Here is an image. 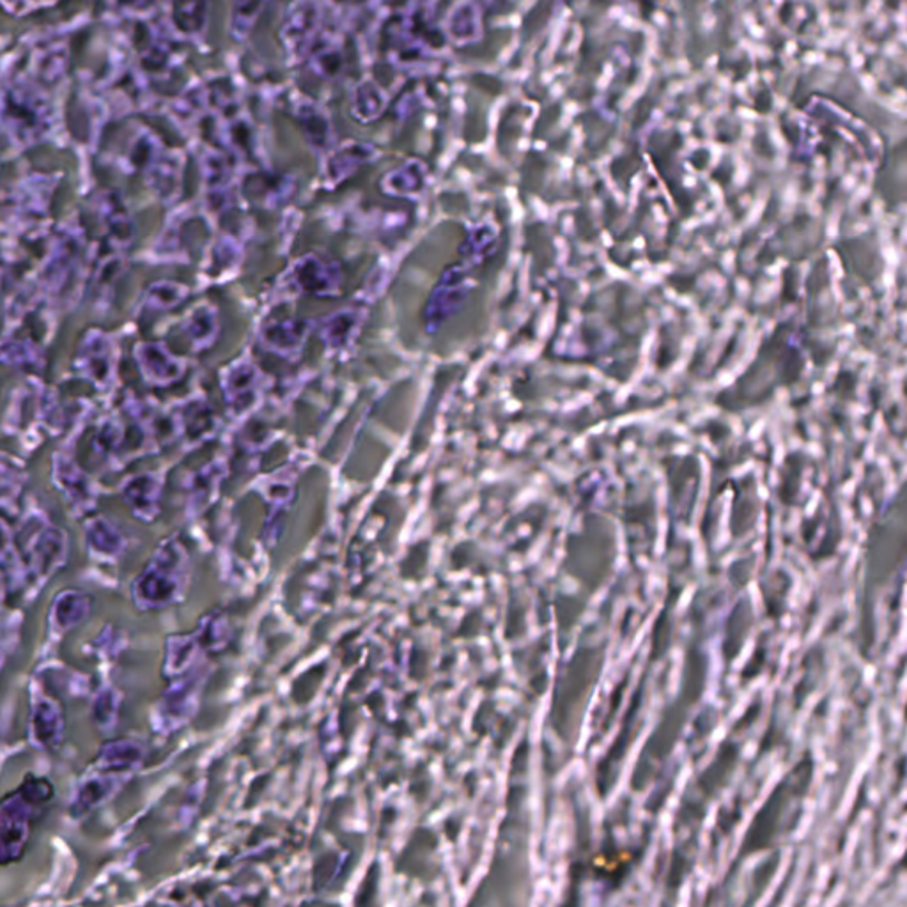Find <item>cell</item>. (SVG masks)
Masks as SVG:
<instances>
[{
	"mask_svg": "<svg viewBox=\"0 0 907 907\" xmlns=\"http://www.w3.org/2000/svg\"><path fill=\"white\" fill-rule=\"evenodd\" d=\"M50 190L45 184L34 183L22 188L20 193V215L23 219L40 220L46 215V202H49Z\"/></svg>",
	"mask_w": 907,
	"mask_h": 907,
	"instance_id": "43",
	"label": "cell"
},
{
	"mask_svg": "<svg viewBox=\"0 0 907 907\" xmlns=\"http://www.w3.org/2000/svg\"><path fill=\"white\" fill-rule=\"evenodd\" d=\"M295 495L296 475L293 474H284V472L278 475L275 474V477L266 486V500H268L272 510H275V515L278 516L282 515V510L287 509L293 504Z\"/></svg>",
	"mask_w": 907,
	"mask_h": 907,
	"instance_id": "41",
	"label": "cell"
},
{
	"mask_svg": "<svg viewBox=\"0 0 907 907\" xmlns=\"http://www.w3.org/2000/svg\"><path fill=\"white\" fill-rule=\"evenodd\" d=\"M164 483L160 475L140 474L126 478L122 486V496L131 515L140 521H152L160 515Z\"/></svg>",
	"mask_w": 907,
	"mask_h": 907,
	"instance_id": "19",
	"label": "cell"
},
{
	"mask_svg": "<svg viewBox=\"0 0 907 907\" xmlns=\"http://www.w3.org/2000/svg\"><path fill=\"white\" fill-rule=\"evenodd\" d=\"M220 390L228 415L245 421L263 402V372L252 358H236L220 372Z\"/></svg>",
	"mask_w": 907,
	"mask_h": 907,
	"instance_id": "4",
	"label": "cell"
},
{
	"mask_svg": "<svg viewBox=\"0 0 907 907\" xmlns=\"http://www.w3.org/2000/svg\"><path fill=\"white\" fill-rule=\"evenodd\" d=\"M210 110L207 84L196 82L188 85L183 93L170 104V114L179 125H196Z\"/></svg>",
	"mask_w": 907,
	"mask_h": 907,
	"instance_id": "37",
	"label": "cell"
},
{
	"mask_svg": "<svg viewBox=\"0 0 907 907\" xmlns=\"http://www.w3.org/2000/svg\"><path fill=\"white\" fill-rule=\"evenodd\" d=\"M82 375L99 389H107L116 378V346L105 331L91 330L76 354Z\"/></svg>",
	"mask_w": 907,
	"mask_h": 907,
	"instance_id": "8",
	"label": "cell"
},
{
	"mask_svg": "<svg viewBox=\"0 0 907 907\" xmlns=\"http://www.w3.org/2000/svg\"><path fill=\"white\" fill-rule=\"evenodd\" d=\"M11 546H13V532H11V528L8 527V524L0 519V560L10 553Z\"/></svg>",
	"mask_w": 907,
	"mask_h": 907,
	"instance_id": "48",
	"label": "cell"
},
{
	"mask_svg": "<svg viewBox=\"0 0 907 907\" xmlns=\"http://www.w3.org/2000/svg\"><path fill=\"white\" fill-rule=\"evenodd\" d=\"M442 29L445 40L451 45H475L484 36L483 14L474 2H468V0L456 2L449 8Z\"/></svg>",
	"mask_w": 907,
	"mask_h": 907,
	"instance_id": "22",
	"label": "cell"
},
{
	"mask_svg": "<svg viewBox=\"0 0 907 907\" xmlns=\"http://www.w3.org/2000/svg\"><path fill=\"white\" fill-rule=\"evenodd\" d=\"M242 243L231 234H222L217 238L208 254L207 273L213 281L233 277L234 273L242 266L243 257Z\"/></svg>",
	"mask_w": 907,
	"mask_h": 907,
	"instance_id": "32",
	"label": "cell"
},
{
	"mask_svg": "<svg viewBox=\"0 0 907 907\" xmlns=\"http://www.w3.org/2000/svg\"><path fill=\"white\" fill-rule=\"evenodd\" d=\"M202 660H204V653L199 647V642H197L193 633H179V635L167 636L161 674L167 679H176L179 675L192 671L193 666Z\"/></svg>",
	"mask_w": 907,
	"mask_h": 907,
	"instance_id": "28",
	"label": "cell"
},
{
	"mask_svg": "<svg viewBox=\"0 0 907 907\" xmlns=\"http://www.w3.org/2000/svg\"><path fill=\"white\" fill-rule=\"evenodd\" d=\"M295 181L291 176L268 175L264 170H254L240 183V192L261 201L268 208L282 207L293 196Z\"/></svg>",
	"mask_w": 907,
	"mask_h": 907,
	"instance_id": "24",
	"label": "cell"
},
{
	"mask_svg": "<svg viewBox=\"0 0 907 907\" xmlns=\"http://www.w3.org/2000/svg\"><path fill=\"white\" fill-rule=\"evenodd\" d=\"M366 310L362 307H345L319 323V337L328 354H345L362 331Z\"/></svg>",
	"mask_w": 907,
	"mask_h": 907,
	"instance_id": "18",
	"label": "cell"
},
{
	"mask_svg": "<svg viewBox=\"0 0 907 907\" xmlns=\"http://www.w3.org/2000/svg\"><path fill=\"white\" fill-rule=\"evenodd\" d=\"M345 272L339 261L325 255L307 254L291 264L287 281L291 289L310 298H331L340 293Z\"/></svg>",
	"mask_w": 907,
	"mask_h": 907,
	"instance_id": "6",
	"label": "cell"
},
{
	"mask_svg": "<svg viewBox=\"0 0 907 907\" xmlns=\"http://www.w3.org/2000/svg\"><path fill=\"white\" fill-rule=\"evenodd\" d=\"M181 328L193 348L199 351L211 348L219 340L220 330H222L219 309L210 302L193 305L184 316Z\"/></svg>",
	"mask_w": 907,
	"mask_h": 907,
	"instance_id": "27",
	"label": "cell"
},
{
	"mask_svg": "<svg viewBox=\"0 0 907 907\" xmlns=\"http://www.w3.org/2000/svg\"><path fill=\"white\" fill-rule=\"evenodd\" d=\"M34 348L31 345H11L10 348H6L2 351V360L6 363H11V366H19V367H32L38 366V357L40 355H32Z\"/></svg>",
	"mask_w": 907,
	"mask_h": 907,
	"instance_id": "47",
	"label": "cell"
},
{
	"mask_svg": "<svg viewBox=\"0 0 907 907\" xmlns=\"http://www.w3.org/2000/svg\"><path fill=\"white\" fill-rule=\"evenodd\" d=\"M264 2H233L229 11V34L238 43L249 40L260 20Z\"/></svg>",
	"mask_w": 907,
	"mask_h": 907,
	"instance_id": "38",
	"label": "cell"
},
{
	"mask_svg": "<svg viewBox=\"0 0 907 907\" xmlns=\"http://www.w3.org/2000/svg\"><path fill=\"white\" fill-rule=\"evenodd\" d=\"M0 125L22 148L45 139L52 130V107L32 82L17 81L0 93Z\"/></svg>",
	"mask_w": 907,
	"mask_h": 907,
	"instance_id": "2",
	"label": "cell"
},
{
	"mask_svg": "<svg viewBox=\"0 0 907 907\" xmlns=\"http://www.w3.org/2000/svg\"><path fill=\"white\" fill-rule=\"evenodd\" d=\"M474 286L465 264L452 263L443 268L422 310V325L428 336L439 334L451 319L456 318L468 302Z\"/></svg>",
	"mask_w": 907,
	"mask_h": 907,
	"instance_id": "3",
	"label": "cell"
},
{
	"mask_svg": "<svg viewBox=\"0 0 907 907\" xmlns=\"http://www.w3.org/2000/svg\"><path fill=\"white\" fill-rule=\"evenodd\" d=\"M99 217L105 231L117 249H128L134 242L135 222L125 199L117 192H107L99 199Z\"/></svg>",
	"mask_w": 907,
	"mask_h": 907,
	"instance_id": "26",
	"label": "cell"
},
{
	"mask_svg": "<svg viewBox=\"0 0 907 907\" xmlns=\"http://www.w3.org/2000/svg\"><path fill=\"white\" fill-rule=\"evenodd\" d=\"M52 475L55 486L63 493L75 515H85L93 509L96 504V492L91 478L78 468L75 461L57 454L52 463Z\"/></svg>",
	"mask_w": 907,
	"mask_h": 907,
	"instance_id": "16",
	"label": "cell"
},
{
	"mask_svg": "<svg viewBox=\"0 0 907 907\" xmlns=\"http://www.w3.org/2000/svg\"><path fill=\"white\" fill-rule=\"evenodd\" d=\"M23 484V470L17 461L0 454V506L17 500Z\"/></svg>",
	"mask_w": 907,
	"mask_h": 907,
	"instance_id": "42",
	"label": "cell"
},
{
	"mask_svg": "<svg viewBox=\"0 0 907 907\" xmlns=\"http://www.w3.org/2000/svg\"><path fill=\"white\" fill-rule=\"evenodd\" d=\"M225 475H228V468L220 460L197 470L188 487V513L190 515H201L202 510L215 500Z\"/></svg>",
	"mask_w": 907,
	"mask_h": 907,
	"instance_id": "29",
	"label": "cell"
},
{
	"mask_svg": "<svg viewBox=\"0 0 907 907\" xmlns=\"http://www.w3.org/2000/svg\"><path fill=\"white\" fill-rule=\"evenodd\" d=\"M498 246V231L492 222H477L466 228L465 236L460 245L461 264L466 268H474L495 254Z\"/></svg>",
	"mask_w": 907,
	"mask_h": 907,
	"instance_id": "30",
	"label": "cell"
},
{
	"mask_svg": "<svg viewBox=\"0 0 907 907\" xmlns=\"http://www.w3.org/2000/svg\"><path fill=\"white\" fill-rule=\"evenodd\" d=\"M430 167L421 158H408L380 178V192L392 199L419 201L430 188Z\"/></svg>",
	"mask_w": 907,
	"mask_h": 907,
	"instance_id": "14",
	"label": "cell"
},
{
	"mask_svg": "<svg viewBox=\"0 0 907 907\" xmlns=\"http://www.w3.org/2000/svg\"><path fill=\"white\" fill-rule=\"evenodd\" d=\"M161 151H164V148H161L160 140L151 131H140L139 137L134 140V146H131V164L137 169L146 170Z\"/></svg>",
	"mask_w": 907,
	"mask_h": 907,
	"instance_id": "44",
	"label": "cell"
},
{
	"mask_svg": "<svg viewBox=\"0 0 907 907\" xmlns=\"http://www.w3.org/2000/svg\"><path fill=\"white\" fill-rule=\"evenodd\" d=\"M224 139L238 158L260 160L261 143L257 130L251 119H246L243 114L224 122Z\"/></svg>",
	"mask_w": 907,
	"mask_h": 907,
	"instance_id": "35",
	"label": "cell"
},
{
	"mask_svg": "<svg viewBox=\"0 0 907 907\" xmlns=\"http://www.w3.org/2000/svg\"><path fill=\"white\" fill-rule=\"evenodd\" d=\"M310 70L325 81H336L346 67V55L342 46L337 41L321 40L314 43L313 50L307 55Z\"/></svg>",
	"mask_w": 907,
	"mask_h": 907,
	"instance_id": "36",
	"label": "cell"
},
{
	"mask_svg": "<svg viewBox=\"0 0 907 907\" xmlns=\"http://www.w3.org/2000/svg\"><path fill=\"white\" fill-rule=\"evenodd\" d=\"M144 172L152 196L158 201L170 204L178 199L183 188L184 155L176 149H164Z\"/></svg>",
	"mask_w": 907,
	"mask_h": 907,
	"instance_id": "17",
	"label": "cell"
},
{
	"mask_svg": "<svg viewBox=\"0 0 907 907\" xmlns=\"http://www.w3.org/2000/svg\"><path fill=\"white\" fill-rule=\"evenodd\" d=\"M380 155V149L371 143L348 140L339 144L323 157V181L327 187H339L346 179L354 178L362 167L378 160Z\"/></svg>",
	"mask_w": 907,
	"mask_h": 907,
	"instance_id": "9",
	"label": "cell"
},
{
	"mask_svg": "<svg viewBox=\"0 0 907 907\" xmlns=\"http://www.w3.org/2000/svg\"><path fill=\"white\" fill-rule=\"evenodd\" d=\"M67 66H70V52L64 45L50 46L36 57L38 76L46 85H55L63 81Z\"/></svg>",
	"mask_w": 907,
	"mask_h": 907,
	"instance_id": "40",
	"label": "cell"
},
{
	"mask_svg": "<svg viewBox=\"0 0 907 907\" xmlns=\"http://www.w3.org/2000/svg\"><path fill=\"white\" fill-rule=\"evenodd\" d=\"M295 117L305 143L316 155L325 157L328 151L336 148V134L330 117L318 104H314L313 99H302L296 105Z\"/></svg>",
	"mask_w": 907,
	"mask_h": 907,
	"instance_id": "20",
	"label": "cell"
},
{
	"mask_svg": "<svg viewBox=\"0 0 907 907\" xmlns=\"http://www.w3.org/2000/svg\"><path fill=\"white\" fill-rule=\"evenodd\" d=\"M94 443H96V451L105 456H114L117 451H122L123 443H125V428L116 421L104 422Z\"/></svg>",
	"mask_w": 907,
	"mask_h": 907,
	"instance_id": "45",
	"label": "cell"
},
{
	"mask_svg": "<svg viewBox=\"0 0 907 907\" xmlns=\"http://www.w3.org/2000/svg\"><path fill=\"white\" fill-rule=\"evenodd\" d=\"M188 295H190V289L181 282L157 281L152 282L146 291V304L152 310L176 309L178 305L183 304Z\"/></svg>",
	"mask_w": 907,
	"mask_h": 907,
	"instance_id": "39",
	"label": "cell"
},
{
	"mask_svg": "<svg viewBox=\"0 0 907 907\" xmlns=\"http://www.w3.org/2000/svg\"><path fill=\"white\" fill-rule=\"evenodd\" d=\"M134 354L144 380L157 387L178 383L187 372V362L183 358L172 354L164 342H139L135 346Z\"/></svg>",
	"mask_w": 907,
	"mask_h": 907,
	"instance_id": "11",
	"label": "cell"
},
{
	"mask_svg": "<svg viewBox=\"0 0 907 907\" xmlns=\"http://www.w3.org/2000/svg\"><path fill=\"white\" fill-rule=\"evenodd\" d=\"M390 105V96L381 87L380 82H376L371 76H363L355 82L349 91V114L355 122L369 125L375 123L387 113Z\"/></svg>",
	"mask_w": 907,
	"mask_h": 907,
	"instance_id": "23",
	"label": "cell"
},
{
	"mask_svg": "<svg viewBox=\"0 0 907 907\" xmlns=\"http://www.w3.org/2000/svg\"><path fill=\"white\" fill-rule=\"evenodd\" d=\"M94 599L84 590H61L50 604L49 627L52 633L64 635L73 627L81 626L93 612Z\"/></svg>",
	"mask_w": 907,
	"mask_h": 907,
	"instance_id": "21",
	"label": "cell"
},
{
	"mask_svg": "<svg viewBox=\"0 0 907 907\" xmlns=\"http://www.w3.org/2000/svg\"><path fill=\"white\" fill-rule=\"evenodd\" d=\"M84 537L91 553L99 559H117L125 551V537L104 516L89 519L85 524Z\"/></svg>",
	"mask_w": 907,
	"mask_h": 907,
	"instance_id": "31",
	"label": "cell"
},
{
	"mask_svg": "<svg viewBox=\"0 0 907 907\" xmlns=\"http://www.w3.org/2000/svg\"><path fill=\"white\" fill-rule=\"evenodd\" d=\"M190 583V557L178 537H167L131 583V599L143 612L169 609L184 598Z\"/></svg>",
	"mask_w": 907,
	"mask_h": 907,
	"instance_id": "1",
	"label": "cell"
},
{
	"mask_svg": "<svg viewBox=\"0 0 907 907\" xmlns=\"http://www.w3.org/2000/svg\"><path fill=\"white\" fill-rule=\"evenodd\" d=\"M81 254V238L73 231H64L55 238L40 275L41 286L46 293L55 295L67 286V281L78 268Z\"/></svg>",
	"mask_w": 907,
	"mask_h": 907,
	"instance_id": "10",
	"label": "cell"
},
{
	"mask_svg": "<svg viewBox=\"0 0 907 907\" xmlns=\"http://www.w3.org/2000/svg\"><path fill=\"white\" fill-rule=\"evenodd\" d=\"M428 10L430 6H413V10L408 11L402 19V32L434 57L442 54L447 46V40L442 25L434 22L433 14Z\"/></svg>",
	"mask_w": 907,
	"mask_h": 907,
	"instance_id": "25",
	"label": "cell"
},
{
	"mask_svg": "<svg viewBox=\"0 0 907 907\" xmlns=\"http://www.w3.org/2000/svg\"><path fill=\"white\" fill-rule=\"evenodd\" d=\"M314 323L304 318H281L264 323L260 328V342L266 351L281 358H298L304 351Z\"/></svg>",
	"mask_w": 907,
	"mask_h": 907,
	"instance_id": "12",
	"label": "cell"
},
{
	"mask_svg": "<svg viewBox=\"0 0 907 907\" xmlns=\"http://www.w3.org/2000/svg\"><path fill=\"white\" fill-rule=\"evenodd\" d=\"M202 187L204 204L210 215H222L234 197V164L219 149H207L201 157Z\"/></svg>",
	"mask_w": 907,
	"mask_h": 907,
	"instance_id": "7",
	"label": "cell"
},
{
	"mask_svg": "<svg viewBox=\"0 0 907 907\" xmlns=\"http://www.w3.org/2000/svg\"><path fill=\"white\" fill-rule=\"evenodd\" d=\"M199 647L204 654H217L228 647L233 639V627L229 622L228 613L224 610H213V612L202 615L201 621L193 631Z\"/></svg>",
	"mask_w": 907,
	"mask_h": 907,
	"instance_id": "34",
	"label": "cell"
},
{
	"mask_svg": "<svg viewBox=\"0 0 907 907\" xmlns=\"http://www.w3.org/2000/svg\"><path fill=\"white\" fill-rule=\"evenodd\" d=\"M323 11L318 2H293L282 14L278 40L287 63L299 64L307 59L318 41Z\"/></svg>",
	"mask_w": 907,
	"mask_h": 907,
	"instance_id": "5",
	"label": "cell"
},
{
	"mask_svg": "<svg viewBox=\"0 0 907 907\" xmlns=\"http://www.w3.org/2000/svg\"><path fill=\"white\" fill-rule=\"evenodd\" d=\"M25 551H28L29 569L32 574L40 580H49L66 562V532L52 525H45L36 536L31 537Z\"/></svg>",
	"mask_w": 907,
	"mask_h": 907,
	"instance_id": "13",
	"label": "cell"
},
{
	"mask_svg": "<svg viewBox=\"0 0 907 907\" xmlns=\"http://www.w3.org/2000/svg\"><path fill=\"white\" fill-rule=\"evenodd\" d=\"M172 64V54L160 41H155L143 52V67L148 73H166Z\"/></svg>",
	"mask_w": 907,
	"mask_h": 907,
	"instance_id": "46",
	"label": "cell"
},
{
	"mask_svg": "<svg viewBox=\"0 0 907 907\" xmlns=\"http://www.w3.org/2000/svg\"><path fill=\"white\" fill-rule=\"evenodd\" d=\"M211 6L208 2H183L170 6V25L179 36L202 40L210 23Z\"/></svg>",
	"mask_w": 907,
	"mask_h": 907,
	"instance_id": "33",
	"label": "cell"
},
{
	"mask_svg": "<svg viewBox=\"0 0 907 907\" xmlns=\"http://www.w3.org/2000/svg\"><path fill=\"white\" fill-rule=\"evenodd\" d=\"M175 428L184 445L192 449L215 436L219 419L210 402L202 398H190L179 404L175 415Z\"/></svg>",
	"mask_w": 907,
	"mask_h": 907,
	"instance_id": "15",
	"label": "cell"
}]
</instances>
